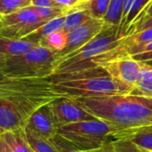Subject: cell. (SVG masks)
I'll return each mask as SVG.
<instances>
[{"label": "cell", "instance_id": "cell-1", "mask_svg": "<svg viewBox=\"0 0 152 152\" xmlns=\"http://www.w3.org/2000/svg\"><path fill=\"white\" fill-rule=\"evenodd\" d=\"M76 100L87 112L113 128L116 141L131 131L152 126V96L125 94Z\"/></svg>", "mask_w": 152, "mask_h": 152}, {"label": "cell", "instance_id": "cell-2", "mask_svg": "<svg viewBox=\"0 0 152 152\" xmlns=\"http://www.w3.org/2000/svg\"><path fill=\"white\" fill-rule=\"evenodd\" d=\"M48 77L57 94L73 99L131 94L134 88L111 77L102 67Z\"/></svg>", "mask_w": 152, "mask_h": 152}, {"label": "cell", "instance_id": "cell-3", "mask_svg": "<svg viewBox=\"0 0 152 152\" xmlns=\"http://www.w3.org/2000/svg\"><path fill=\"white\" fill-rule=\"evenodd\" d=\"M61 97L53 88L49 77L6 78L1 77L0 99L9 102L28 123L40 107Z\"/></svg>", "mask_w": 152, "mask_h": 152}, {"label": "cell", "instance_id": "cell-4", "mask_svg": "<svg viewBox=\"0 0 152 152\" xmlns=\"http://www.w3.org/2000/svg\"><path fill=\"white\" fill-rule=\"evenodd\" d=\"M58 53L44 46L19 56L0 57V73L6 78H41L53 74Z\"/></svg>", "mask_w": 152, "mask_h": 152}, {"label": "cell", "instance_id": "cell-5", "mask_svg": "<svg viewBox=\"0 0 152 152\" xmlns=\"http://www.w3.org/2000/svg\"><path fill=\"white\" fill-rule=\"evenodd\" d=\"M123 41L124 38H121L118 35V26L106 24L102 31L90 42L76 52L60 59L57 61L53 74L88 69L90 61L94 58L118 47Z\"/></svg>", "mask_w": 152, "mask_h": 152}, {"label": "cell", "instance_id": "cell-6", "mask_svg": "<svg viewBox=\"0 0 152 152\" xmlns=\"http://www.w3.org/2000/svg\"><path fill=\"white\" fill-rule=\"evenodd\" d=\"M58 134L77 150L84 152L98 150L116 141L113 128L100 119L82 121L61 126L58 130Z\"/></svg>", "mask_w": 152, "mask_h": 152}, {"label": "cell", "instance_id": "cell-7", "mask_svg": "<svg viewBox=\"0 0 152 152\" xmlns=\"http://www.w3.org/2000/svg\"><path fill=\"white\" fill-rule=\"evenodd\" d=\"M46 22L28 6L12 13L0 15V37L21 39Z\"/></svg>", "mask_w": 152, "mask_h": 152}, {"label": "cell", "instance_id": "cell-8", "mask_svg": "<svg viewBox=\"0 0 152 152\" xmlns=\"http://www.w3.org/2000/svg\"><path fill=\"white\" fill-rule=\"evenodd\" d=\"M49 107L59 128L69 124L97 119L73 98L58 97L49 103Z\"/></svg>", "mask_w": 152, "mask_h": 152}, {"label": "cell", "instance_id": "cell-9", "mask_svg": "<svg viewBox=\"0 0 152 152\" xmlns=\"http://www.w3.org/2000/svg\"><path fill=\"white\" fill-rule=\"evenodd\" d=\"M105 25L106 24L103 20L91 18L86 23L69 33L65 48L58 53L59 60L83 47L101 33Z\"/></svg>", "mask_w": 152, "mask_h": 152}, {"label": "cell", "instance_id": "cell-10", "mask_svg": "<svg viewBox=\"0 0 152 152\" xmlns=\"http://www.w3.org/2000/svg\"><path fill=\"white\" fill-rule=\"evenodd\" d=\"M113 78L135 87L140 77L141 62L132 56H124L109 61L101 66Z\"/></svg>", "mask_w": 152, "mask_h": 152}, {"label": "cell", "instance_id": "cell-11", "mask_svg": "<svg viewBox=\"0 0 152 152\" xmlns=\"http://www.w3.org/2000/svg\"><path fill=\"white\" fill-rule=\"evenodd\" d=\"M25 127L46 140H50L55 136L58 134L59 127L54 121L49 103L35 111L29 118Z\"/></svg>", "mask_w": 152, "mask_h": 152}, {"label": "cell", "instance_id": "cell-12", "mask_svg": "<svg viewBox=\"0 0 152 152\" xmlns=\"http://www.w3.org/2000/svg\"><path fill=\"white\" fill-rule=\"evenodd\" d=\"M26 120L6 100L0 99V134L5 132L24 129Z\"/></svg>", "mask_w": 152, "mask_h": 152}, {"label": "cell", "instance_id": "cell-13", "mask_svg": "<svg viewBox=\"0 0 152 152\" xmlns=\"http://www.w3.org/2000/svg\"><path fill=\"white\" fill-rule=\"evenodd\" d=\"M152 0H134L130 11L124 20L118 26V35L121 38H126L133 35L137 24L140 22L143 12Z\"/></svg>", "mask_w": 152, "mask_h": 152}, {"label": "cell", "instance_id": "cell-14", "mask_svg": "<svg viewBox=\"0 0 152 152\" xmlns=\"http://www.w3.org/2000/svg\"><path fill=\"white\" fill-rule=\"evenodd\" d=\"M38 45L21 39H12L0 37V57H12L25 54Z\"/></svg>", "mask_w": 152, "mask_h": 152}, {"label": "cell", "instance_id": "cell-15", "mask_svg": "<svg viewBox=\"0 0 152 152\" xmlns=\"http://www.w3.org/2000/svg\"><path fill=\"white\" fill-rule=\"evenodd\" d=\"M65 15L66 14H63L61 16H59L55 19H53L51 20L47 21L43 26H41L39 28L35 30L33 33L25 37L23 39L40 46L42 41L46 37H48L49 35H51L52 33H53L55 31L62 29L64 20H65Z\"/></svg>", "mask_w": 152, "mask_h": 152}, {"label": "cell", "instance_id": "cell-16", "mask_svg": "<svg viewBox=\"0 0 152 152\" xmlns=\"http://www.w3.org/2000/svg\"><path fill=\"white\" fill-rule=\"evenodd\" d=\"M119 140L129 141L143 151L152 152V126L131 131L124 134Z\"/></svg>", "mask_w": 152, "mask_h": 152}, {"label": "cell", "instance_id": "cell-17", "mask_svg": "<svg viewBox=\"0 0 152 152\" xmlns=\"http://www.w3.org/2000/svg\"><path fill=\"white\" fill-rule=\"evenodd\" d=\"M0 137L7 143L12 152H34L26 138L24 129L5 132L1 134Z\"/></svg>", "mask_w": 152, "mask_h": 152}, {"label": "cell", "instance_id": "cell-18", "mask_svg": "<svg viewBox=\"0 0 152 152\" xmlns=\"http://www.w3.org/2000/svg\"><path fill=\"white\" fill-rule=\"evenodd\" d=\"M92 17L87 10L78 6H75L69 12H67L62 29L69 34L77 28L86 23Z\"/></svg>", "mask_w": 152, "mask_h": 152}, {"label": "cell", "instance_id": "cell-19", "mask_svg": "<svg viewBox=\"0 0 152 152\" xmlns=\"http://www.w3.org/2000/svg\"><path fill=\"white\" fill-rule=\"evenodd\" d=\"M151 42H152V28L144 29L124 38V46L128 55L132 56L138 48Z\"/></svg>", "mask_w": 152, "mask_h": 152}, {"label": "cell", "instance_id": "cell-20", "mask_svg": "<svg viewBox=\"0 0 152 152\" xmlns=\"http://www.w3.org/2000/svg\"><path fill=\"white\" fill-rule=\"evenodd\" d=\"M110 2L111 0H86L77 6L87 10L92 18L103 20L109 11Z\"/></svg>", "mask_w": 152, "mask_h": 152}, {"label": "cell", "instance_id": "cell-21", "mask_svg": "<svg viewBox=\"0 0 152 152\" xmlns=\"http://www.w3.org/2000/svg\"><path fill=\"white\" fill-rule=\"evenodd\" d=\"M68 41V33L63 29L55 31L46 37L41 43L40 46L46 47L54 53H61L66 46Z\"/></svg>", "mask_w": 152, "mask_h": 152}, {"label": "cell", "instance_id": "cell-22", "mask_svg": "<svg viewBox=\"0 0 152 152\" xmlns=\"http://www.w3.org/2000/svg\"><path fill=\"white\" fill-rule=\"evenodd\" d=\"M24 131L26 138L34 152H59L49 140L36 134L26 127L24 128Z\"/></svg>", "mask_w": 152, "mask_h": 152}, {"label": "cell", "instance_id": "cell-23", "mask_svg": "<svg viewBox=\"0 0 152 152\" xmlns=\"http://www.w3.org/2000/svg\"><path fill=\"white\" fill-rule=\"evenodd\" d=\"M124 2L125 0H111L109 11L103 19L105 24L119 26L124 11Z\"/></svg>", "mask_w": 152, "mask_h": 152}, {"label": "cell", "instance_id": "cell-24", "mask_svg": "<svg viewBox=\"0 0 152 152\" xmlns=\"http://www.w3.org/2000/svg\"><path fill=\"white\" fill-rule=\"evenodd\" d=\"M32 0H0V15L12 13L31 5Z\"/></svg>", "mask_w": 152, "mask_h": 152}, {"label": "cell", "instance_id": "cell-25", "mask_svg": "<svg viewBox=\"0 0 152 152\" xmlns=\"http://www.w3.org/2000/svg\"><path fill=\"white\" fill-rule=\"evenodd\" d=\"M30 7L39 15L41 19L45 21H49L53 19H55L59 16L67 13L65 10L56 7H37L32 5H30Z\"/></svg>", "mask_w": 152, "mask_h": 152}, {"label": "cell", "instance_id": "cell-26", "mask_svg": "<svg viewBox=\"0 0 152 152\" xmlns=\"http://www.w3.org/2000/svg\"><path fill=\"white\" fill-rule=\"evenodd\" d=\"M49 141L59 152H84L77 150L72 144H70L67 140H65L58 134Z\"/></svg>", "mask_w": 152, "mask_h": 152}, {"label": "cell", "instance_id": "cell-27", "mask_svg": "<svg viewBox=\"0 0 152 152\" xmlns=\"http://www.w3.org/2000/svg\"><path fill=\"white\" fill-rule=\"evenodd\" d=\"M132 57L139 62H146L152 60V42L138 48Z\"/></svg>", "mask_w": 152, "mask_h": 152}, {"label": "cell", "instance_id": "cell-28", "mask_svg": "<svg viewBox=\"0 0 152 152\" xmlns=\"http://www.w3.org/2000/svg\"><path fill=\"white\" fill-rule=\"evenodd\" d=\"M113 144L118 152H142L140 147L126 140H118Z\"/></svg>", "mask_w": 152, "mask_h": 152}, {"label": "cell", "instance_id": "cell-29", "mask_svg": "<svg viewBox=\"0 0 152 152\" xmlns=\"http://www.w3.org/2000/svg\"><path fill=\"white\" fill-rule=\"evenodd\" d=\"M31 5L37 6V7H56V8H61V9L65 10L55 0H32Z\"/></svg>", "mask_w": 152, "mask_h": 152}, {"label": "cell", "instance_id": "cell-30", "mask_svg": "<svg viewBox=\"0 0 152 152\" xmlns=\"http://www.w3.org/2000/svg\"><path fill=\"white\" fill-rule=\"evenodd\" d=\"M140 77H144L152 81V67L141 62V71H140Z\"/></svg>", "mask_w": 152, "mask_h": 152}, {"label": "cell", "instance_id": "cell-31", "mask_svg": "<svg viewBox=\"0 0 152 152\" xmlns=\"http://www.w3.org/2000/svg\"><path fill=\"white\" fill-rule=\"evenodd\" d=\"M59 4H61L67 12L77 6L79 3L76 0H55Z\"/></svg>", "mask_w": 152, "mask_h": 152}, {"label": "cell", "instance_id": "cell-32", "mask_svg": "<svg viewBox=\"0 0 152 152\" xmlns=\"http://www.w3.org/2000/svg\"><path fill=\"white\" fill-rule=\"evenodd\" d=\"M150 28H152V18L148 19V20H144V21L139 23V24L135 27L133 35L135 34V33H138V32H140V31H142V30H144V29Z\"/></svg>", "mask_w": 152, "mask_h": 152}, {"label": "cell", "instance_id": "cell-33", "mask_svg": "<svg viewBox=\"0 0 152 152\" xmlns=\"http://www.w3.org/2000/svg\"><path fill=\"white\" fill-rule=\"evenodd\" d=\"M151 18H152V1L150 3V4L147 6V8L145 9V11L143 12L141 20H140L139 23H141V22H142V21H144V20H148V19H151ZM139 23H138V24H139ZM138 24H137V25H138Z\"/></svg>", "mask_w": 152, "mask_h": 152}, {"label": "cell", "instance_id": "cell-34", "mask_svg": "<svg viewBox=\"0 0 152 152\" xmlns=\"http://www.w3.org/2000/svg\"><path fill=\"white\" fill-rule=\"evenodd\" d=\"M87 152H118L117 150L115 149L114 147V144L113 142L112 143H110V144H107L98 150H95V151H87Z\"/></svg>", "mask_w": 152, "mask_h": 152}, {"label": "cell", "instance_id": "cell-35", "mask_svg": "<svg viewBox=\"0 0 152 152\" xmlns=\"http://www.w3.org/2000/svg\"><path fill=\"white\" fill-rule=\"evenodd\" d=\"M0 152H12L7 143L0 137Z\"/></svg>", "mask_w": 152, "mask_h": 152}, {"label": "cell", "instance_id": "cell-36", "mask_svg": "<svg viewBox=\"0 0 152 152\" xmlns=\"http://www.w3.org/2000/svg\"><path fill=\"white\" fill-rule=\"evenodd\" d=\"M143 63H145V64H147V65L152 67V60L151 61H146V62H143Z\"/></svg>", "mask_w": 152, "mask_h": 152}, {"label": "cell", "instance_id": "cell-37", "mask_svg": "<svg viewBox=\"0 0 152 152\" xmlns=\"http://www.w3.org/2000/svg\"><path fill=\"white\" fill-rule=\"evenodd\" d=\"M142 152H150V151H143V150H142Z\"/></svg>", "mask_w": 152, "mask_h": 152}]
</instances>
